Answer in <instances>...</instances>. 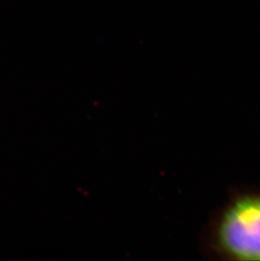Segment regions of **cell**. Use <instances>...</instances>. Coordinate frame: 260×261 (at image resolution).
<instances>
[{
    "label": "cell",
    "instance_id": "obj_1",
    "mask_svg": "<svg viewBox=\"0 0 260 261\" xmlns=\"http://www.w3.org/2000/svg\"><path fill=\"white\" fill-rule=\"evenodd\" d=\"M219 245L238 260L260 261V196H245L224 214L218 229Z\"/></svg>",
    "mask_w": 260,
    "mask_h": 261
}]
</instances>
